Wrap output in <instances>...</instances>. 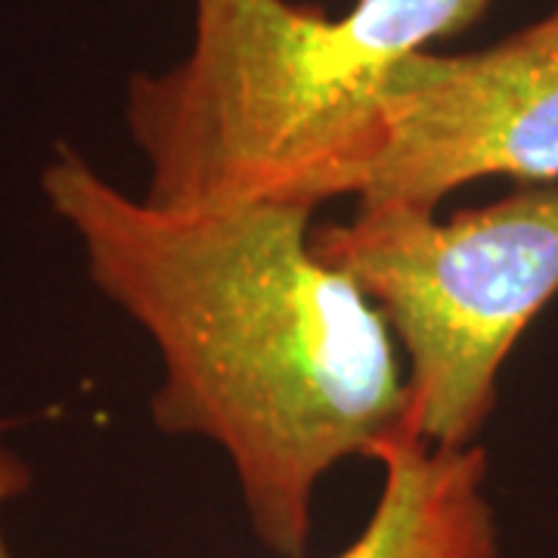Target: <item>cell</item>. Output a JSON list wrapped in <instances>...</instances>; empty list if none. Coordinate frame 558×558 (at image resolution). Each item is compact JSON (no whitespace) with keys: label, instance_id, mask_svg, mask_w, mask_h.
I'll use <instances>...</instances> for the list:
<instances>
[{"label":"cell","instance_id":"cell-1","mask_svg":"<svg viewBox=\"0 0 558 558\" xmlns=\"http://www.w3.org/2000/svg\"><path fill=\"white\" fill-rule=\"evenodd\" d=\"M40 190L90 282L156 341L153 422L220 447L260 543L307 556L319 481L344 459H376L410 410L379 307L314 252V208H161L69 146Z\"/></svg>","mask_w":558,"mask_h":558},{"label":"cell","instance_id":"cell-2","mask_svg":"<svg viewBox=\"0 0 558 558\" xmlns=\"http://www.w3.org/2000/svg\"><path fill=\"white\" fill-rule=\"evenodd\" d=\"M494 0H196L193 44L128 84L124 121L161 208L319 202L354 193L398 69Z\"/></svg>","mask_w":558,"mask_h":558},{"label":"cell","instance_id":"cell-3","mask_svg":"<svg viewBox=\"0 0 558 558\" xmlns=\"http://www.w3.org/2000/svg\"><path fill=\"white\" fill-rule=\"evenodd\" d=\"M311 242L357 282L398 341L407 425L435 447H472L512 348L558 295V183L444 220L410 205L357 208Z\"/></svg>","mask_w":558,"mask_h":558},{"label":"cell","instance_id":"cell-4","mask_svg":"<svg viewBox=\"0 0 558 558\" xmlns=\"http://www.w3.org/2000/svg\"><path fill=\"white\" fill-rule=\"evenodd\" d=\"M487 178L558 180V0L494 47L422 50L403 62L351 196L357 208L438 211L450 193Z\"/></svg>","mask_w":558,"mask_h":558},{"label":"cell","instance_id":"cell-5","mask_svg":"<svg viewBox=\"0 0 558 558\" xmlns=\"http://www.w3.org/2000/svg\"><path fill=\"white\" fill-rule=\"evenodd\" d=\"M376 462L385 472L379 506L336 558H502L478 444L435 447L407 425Z\"/></svg>","mask_w":558,"mask_h":558},{"label":"cell","instance_id":"cell-6","mask_svg":"<svg viewBox=\"0 0 558 558\" xmlns=\"http://www.w3.org/2000/svg\"><path fill=\"white\" fill-rule=\"evenodd\" d=\"M32 484V472L22 462V457L3 440V425H0V558H13L7 531H3V512L13 499H20Z\"/></svg>","mask_w":558,"mask_h":558}]
</instances>
